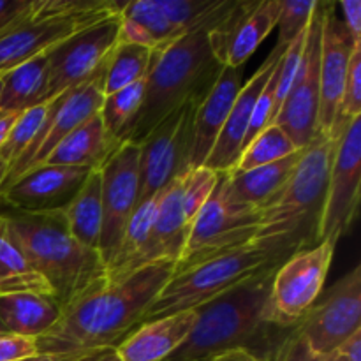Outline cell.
<instances>
[{
  "label": "cell",
  "mask_w": 361,
  "mask_h": 361,
  "mask_svg": "<svg viewBox=\"0 0 361 361\" xmlns=\"http://www.w3.org/2000/svg\"><path fill=\"white\" fill-rule=\"evenodd\" d=\"M175 274V263L157 261L134 271L122 282L106 284L81 296L62 310L55 326L35 338L37 353L83 355L102 348H116L154 303Z\"/></svg>",
  "instance_id": "1"
},
{
  "label": "cell",
  "mask_w": 361,
  "mask_h": 361,
  "mask_svg": "<svg viewBox=\"0 0 361 361\" xmlns=\"http://www.w3.org/2000/svg\"><path fill=\"white\" fill-rule=\"evenodd\" d=\"M277 270L267 268L196 309L192 331L164 361H208L231 349H243L261 361H277L295 331L268 319Z\"/></svg>",
  "instance_id": "2"
},
{
  "label": "cell",
  "mask_w": 361,
  "mask_h": 361,
  "mask_svg": "<svg viewBox=\"0 0 361 361\" xmlns=\"http://www.w3.org/2000/svg\"><path fill=\"white\" fill-rule=\"evenodd\" d=\"M236 0L224 16L187 32L162 49H154L145 80L141 108L120 145H140L157 123L187 102L203 101L217 81L222 66L212 53L208 35L233 13Z\"/></svg>",
  "instance_id": "3"
},
{
  "label": "cell",
  "mask_w": 361,
  "mask_h": 361,
  "mask_svg": "<svg viewBox=\"0 0 361 361\" xmlns=\"http://www.w3.org/2000/svg\"><path fill=\"white\" fill-rule=\"evenodd\" d=\"M338 141V140H337ZM337 141L317 133L274 203L261 212L254 243L279 264L319 245V226Z\"/></svg>",
  "instance_id": "4"
},
{
  "label": "cell",
  "mask_w": 361,
  "mask_h": 361,
  "mask_svg": "<svg viewBox=\"0 0 361 361\" xmlns=\"http://www.w3.org/2000/svg\"><path fill=\"white\" fill-rule=\"evenodd\" d=\"M0 215L6 217L28 263L44 279L62 310L108 284V268L101 254L71 236L62 212L20 214L11 210Z\"/></svg>",
  "instance_id": "5"
},
{
  "label": "cell",
  "mask_w": 361,
  "mask_h": 361,
  "mask_svg": "<svg viewBox=\"0 0 361 361\" xmlns=\"http://www.w3.org/2000/svg\"><path fill=\"white\" fill-rule=\"evenodd\" d=\"M281 264L256 243L210 257L183 270H175L157 298L148 307L141 323L161 319L173 314L196 310L240 282L254 277L267 268Z\"/></svg>",
  "instance_id": "6"
},
{
  "label": "cell",
  "mask_w": 361,
  "mask_h": 361,
  "mask_svg": "<svg viewBox=\"0 0 361 361\" xmlns=\"http://www.w3.org/2000/svg\"><path fill=\"white\" fill-rule=\"evenodd\" d=\"M261 212L233 203L219 173L217 185L190 226L185 247L175 270H183L210 257L231 252L254 242Z\"/></svg>",
  "instance_id": "7"
},
{
  "label": "cell",
  "mask_w": 361,
  "mask_h": 361,
  "mask_svg": "<svg viewBox=\"0 0 361 361\" xmlns=\"http://www.w3.org/2000/svg\"><path fill=\"white\" fill-rule=\"evenodd\" d=\"M200 102H187L185 106L173 111L137 145L140 147L137 204L152 200L173 180L190 171L194 115Z\"/></svg>",
  "instance_id": "8"
},
{
  "label": "cell",
  "mask_w": 361,
  "mask_h": 361,
  "mask_svg": "<svg viewBox=\"0 0 361 361\" xmlns=\"http://www.w3.org/2000/svg\"><path fill=\"white\" fill-rule=\"evenodd\" d=\"M120 42V13L106 14L53 46L48 56V102L104 71Z\"/></svg>",
  "instance_id": "9"
},
{
  "label": "cell",
  "mask_w": 361,
  "mask_h": 361,
  "mask_svg": "<svg viewBox=\"0 0 361 361\" xmlns=\"http://www.w3.org/2000/svg\"><path fill=\"white\" fill-rule=\"evenodd\" d=\"M335 247L330 242H321L279 267L268 300V319L271 323L281 328L298 326L323 293Z\"/></svg>",
  "instance_id": "10"
},
{
  "label": "cell",
  "mask_w": 361,
  "mask_h": 361,
  "mask_svg": "<svg viewBox=\"0 0 361 361\" xmlns=\"http://www.w3.org/2000/svg\"><path fill=\"white\" fill-rule=\"evenodd\" d=\"M102 73L49 101L48 116H46L41 130L34 137L30 147L9 168L6 183H4V190L11 183L16 182L23 173L44 164L46 159L51 155V152L74 129H78L87 120L97 115L99 109H101L102 99H104V94H102Z\"/></svg>",
  "instance_id": "11"
},
{
  "label": "cell",
  "mask_w": 361,
  "mask_h": 361,
  "mask_svg": "<svg viewBox=\"0 0 361 361\" xmlns=\"http://www.w3.org/2000/svg\"><path fill=\"white\" fill-rule=\"evenodd\" d=\"M361 185V116H356L335 145L326 201L319 226V243L338 240L351 231L360 207Z\"/></svg>",
  "instance_id": "12"
},
{
  "label": "cell",
  "mask_w": 361,
  "mask_h": 361,
  "mask_svg": "<svg viewBox=\"0 0 361 361\" xmlns=\"http://www.w3.org/2000/svg\"><path fill=\"white\" fill-rule=\"evenodd\" d=\"M358 330H361L360 264L338 279L326 293H321L312 309L295 328L296 335L316 353L335 351Z\"/></svg>",
  "instance_id": "13"
},
{
  "label": "cell",
  "mask_w": 361,
  "mask_h": 361,
  "mask_svg": "<svg viewBox=\"0 0 361 361\" xmlns=\"http://www.w3.org/2000/svg\"><path fill=\"white\" fill-rule=\"evenodd\" d=\"M321 28H323V2H317L307 30V42L298 74L274 120V126L284 130L298 150L309 147L317 134Z\"/></svg>",
  "instance_id": "14"
},
{
  "label": "cell",
  "mask_w": 361,
  "mask_h": 361,
  "mask_svg": "<svg viewBox=\"0 0 361 361\" xmlns=\"http://www.w3.org/2000/svg\"><path fill=\"white\" fill-rule=\"evenodd\" d=\"M137 159H140V147L122 143L108 159V162L99 169L102 201L99 254L106 268H109L115 259L127 224L137 207V187H140Z\"/></svg>",
  "instance_id": "15"
},
{
  "label": "cell",
  "mask_w": 361,
  "mask_h": 361,
  "mask_svg": "<svg viewBox=\"0 0 361 361\" xmlns=\"http://www.w3.org/2000/svg\"><path fill=\"white\" fill-rule=\"evenodd\" d=\"M120 11H102L90 14H44L39 11V0L34 13L21 23L0 35V74L48 53L53 46L69 35L88 27L106 14Z\"/></svg>",
  "instance_id": "16"
},
{
  "label": "cell",
  "mask_w": 361,
  "mask_h": 361,
  "mask_svg": "<svg viewBox=\"0 0 361 361\" xmlns=\"http://www.w3.org/2000/svg\"><path fill=\"white\" fill-rule=\"evenodd\" d=\"M281 0H236L233 13L210 32L212 53L222 67H243L277 27Z\"/></svg>",
  "instance_id": "17"
},
{
  "label": "cell",
  "mask_w": 361,
  "mask_h": 361,
  "mask_svg": "<svg viewBox=\"0 0 361 361\" xmlns=\"http://www.w3.org/2000/svg\"><path fill=\"white\" fill-rule=\"evenodd\" d=\"M92 169L41 164L23 173L0 196V201L20 214H55L63 212Z\"/></svg>",
  "instance_id": "18"
},
{
  "label": "cell",
  "mask_w": 361,
  "mask_h": 361,
  "mask_svg": "<svg viewBox=\"0 0 361 361\" xmlns=\"http://www.w3.org/2000/svg\"><path fill=\"white\" fill-rule=\"evenodd\" d=\"M355 44L331 2H323L319 71V115L317 133L334 140V127L348 78L349 60ZM337 141V140H335Z\"/></svg>",
  "instance_id": "19"
},
{
  "label": "cell",
  "mask_w": 361,
  "mask_h": 361,
  "mask_svg": "<svg viewBox=\"0 0 361 361\" xmlns=\"http://www.w3.org/2000/svg\"><path fill=\"white\" fill-rule=\"evenodd\" d=\"M286 48L288 46H275L268 59L259 66V69L250 76V80L245 85H242L235 102H233L228 120H226L210 155L204 161V168L215 173H231L235 169L240 154L243 150V141H245L247 129H249L257 97L263 92L264 85L268 83L274 71L277 69Z\"/></svg>",
  "instance_id": "20"
},
{
  "label": "cell",
  "mask_w": 361,
  "mask_h": 361,
  "mask_svg": "<svg viewBox=\"0 0 361 361\" xmlns=\"http://www.w3.org/2000/svg\"><path fill=\"white\" fill-rule=\"evenodd\" d=\"M242 76L243 67H222L215 85L197 106L192 127L190 169L201 168L210 155L242 88Z\"/></svg>",
  "instance_id": "21"
},
{
  "label": "cell",
  "mask_w": 361,
  "mask_h": 361,
  "mask_svg": "<svg viewBox=\"0 0 361 361\" xmlns=\"http://www.w3.org/2000/svg\"><path fill=\"white\" fill-rule=\"evenodd\" d=\"M187 173L173 180L164 190H161L154 226H152L147 245L136 261V270L150 263H157V261H171L176 264V261L182 256L190 231L182 208Z\"/></svg>",
  "instance_id": "22"
},
{
  "label": "cell",
  "mask_w": 361,
  "mask_h": 361,
  "mask_svg": "<svg viewBox=\"0 0 361 361\" xmlns=\"http://www.w3.org/2000/svg\"><path fill=\"white\" fill-rule=\"evenodd\" d=\"M196 323V310L141 323L115 348L120 361H164L185 342Z\"/></svg>",
  "instance_id": "23"
},
{
  "label": "cell",
  "mask_w": 361,
  "mask_h": 361,
  "mask_svg": "<svg viewBox=\"0 0 361 361\" xmlns=\"http://www.w3.org/2000/svg\"><path fill=\"white\" fill-rule=\"evenodd\" d=\"M302 154L303 150H298L289 157L249 169V171L221 173L224 178L226 194L233 203L263 212L284 189Z\"/></svg>",
  "instance_id": "24"
},
{
  "label": "cell",
  "mask_w": 361,
  "mask_h": 361,
  "mask_svg": "<svg viewBox=\"0 0 361 361\" xmlns=\"http://www.w3.org/2000/svg\"><path fill=\"white\" fill-rule=\"evenodd\" d=\"M118 147L120 143L108 133L97 113L83 126L74 129L51 152L44 164L101 169Z\"/></svg>",
  "instance_id": "25"
},
{
  "label": "cell",
  "mask_w": 361,
  "mask_h": 361,
  "mask_svg": "<svg viewBox=\"0 0 361 361\" xmlns=\"http://www.w3.org/2000/svg\"><path fill=\"white\" fill-rule=\"evenodd\" d=\"M62 316L53 296L35 293L0 295V323L11 335L39 338Z\"/></svg>",
  "instance_id": "26"
},
{
  "label": "cell",
  "mask_w": 361,
  "mask_h": 361,
  "mask_svg": "<svg viewBox=\"0 0 361 361\" xmlns=\"http://www.w3.org/2000/svg\"><path fill=\"white\" fill-rule=\"evenodd\" d=\"M180 37L182 35L162 13L157 0L123 2L120 11V42L162 49Z\"/></svg>",
  "instance_id": "27"
},
{
  "label": "cell",
  "mask_w": 361,
  "mask_h": 361,
  "mask_svg": "<svg viewBox=\"0 0 361 361\" xmlns=\"http://www.w3.org/2000/svg\"><path fill=\"white\" fill-rule=\"evenodd\" d=\"M0 111L23 113L48 102V56L39 55L0 74Z\"/></svg>",
  "instance_id": "28"
},
{
  "label": "cell",
  "mask_w": 361,
  "mask_h": 361,
  "mask_svg": "<svg viewBox=\"0 0 361 361\" xmlns=\"http://www.w3.org/2000/svg\"><path fill=\"white\" fill-rule=\"evenodd\" d=\"M71 236L83 247L99 252L102 229L101 171L92 169L83 187L62 212Z\"/></svg>",
  "instance_id": "29"
},
{
  "label": "cell",
  "mask_w": 361,
  "mask_h": 361,
  "mask_svg": "<svg viewBox=\"0 0 361 361\" xmlns=\"http://www.w3.org/2000/svg\"><path fill=\"white\" fill-rule=\"evenodd\" d=\"M35 293L51 296L44 279L32 268L6 217L0 215V295Z\"/></svg>",
  "instance_id": "30"
},
{
  "label": "cell",
  "mask_w": 361,
  "mask_h": 361,
  "mask_svg": "<svg viewBox=\"0 0 361 361\" xmlns=\"http://www.w3.org/2000/svg\"><path fill=\"white\" fill-rule=\"evenodd\" d=\"M161 200V192L155 194L152 200L140 203L127 224L126 233L122 236L116 256L108 268V282H122L123 279L130 277L136 270V261L140 257L141 250L147 245V240L150 236L152 226H154L155 214H157V204Z\"/></svg>",
  "instance_id": "31"
},
{
  "label": "cell",
  "mask_w": 361,
  "mask_h": 361,
  "mask_svg": "<svg viewBox=\"0 0 361 361\" xmlns=\"http://www.w3.org/2000/svg\"><path fill=\"white\" fill-rule=\"evenodd\" d=\"M154 49L118 42L102 73V94L109 95L147 78Z\"/></svg>",
  "instance_id": "32"
},
{
  "label": "cell",
  "mask_w": 361,
  "mask_h": 361,
  "mask_svg": "<svg viewBox=\"0 0 361 361\" xmlns=\"http://www.w3.org/2000/svg\"><path fill=\"white\" fill-rule=\"evenodd\" d=\"M296 152H298V148L289 140L288 134L271 123L243 148L233 171H249V169L289 157Z\"/></svg>",
  "instance_id": "33"
},
{
  "label": "cell",
  "mask_w": 361,
  "mask_h": 361,
  "mask_svg": "<svg viewBox=\"0 0 361 361\" xmlns=\"http://www.w3.org/2000/svg\"><path fill=\"white\" fill-rule=\"evenodd\" d=\"M147 80V78H145ZM145 80L136 81V83L129 85V87L122 88L118 92L104 95L102 99L101 109H99V116H101L102 123L108 129V133L115 137L120 143V137L130 126L134 116L137 115L143 102L145 95Z\"/></svg>",
  "instance_id": "34"
},
{
  "label": "cell",
  "mask_w": 361,
  "mask_h": 361,
  "mask_svg": "<svg viewBox=\"0 0 361 361\" xmlns=\"http://www.w3.org/2000/svg\"><path fill=\"white\" fill-rule=\"evenodd\" d=\"M49 102L46 104H39L35 108L27 109V111L20 113V116L14 122L13 129H11L9 137L4 143V147L0 148V155L6 159V162L11 166L18 161L21 154L30 147V143L34 141V137L37 136V133L41 130L42 123H44L46 116H48Z\"/></svg>",
  "instance_id": "35"
},
{
  "label": "cell",
  "mask_w": 361,
  "mask_h": 361,
  "mask_svg": "<svg viewBox=\"0 0 361 361\" xmlns=\"http://www.w3.org/2000/svg\"><path fill=\"white\" fill-rule=\"evenodd\" d=\"M356 116H361V46H355L351 53L345 78L344 92H342L341 106H338L337 120L334 127V140H338L348 123Z\"/></svg>",
  "instance_id": "36"
},
{
  "label": "cell",
  "mask_w": 361,
  "mask_h": 361,
  "mask_svg": "<svg viewBox=\"0 0 361 361\" xmlns=\"http://www.w3.org/2000/svg\"><path fill=\"white\" fill-rule=\"evenodd\" d=\"M219 173L212 171V169L201 168L190 169L185 176V185H183V196H182V208L183 217H185L187 226H192L194 219H196L197 212L203 208L208 197L214 192L215 185H217Z\"/></svg>",
  "instance_id": "37"
},
{
  "label": "cell",
  "mask_w": 361,
  "mask_h": 361,
  "mask_svg": "<svg viewBox=\"0 0 361 361\" xmlns=\"http://www.w3.org/2000/svg\"><path fill=\"white\" fill-rule=\"evenodd\" d=\"M317 2L314 0H281L279 11V46H288L309 28Z\"/></svg>",
  "instance_id": "38"
},
{
  "label": "cell",
  "mask_w": 361,
  "mask_h": 361,
  "mask_svg": "<svg viewBox=\"0 0 361 361\" xmlns=\"http://www.w3.org/2000/svg\"><path fill=\"white\" fill-rule=\"evenodd\" d=\"M279 67V66H277ZM279 106H277V69L270 76L268 83L264 85L263 92L257 97L256 106H254L252 118H250L249 129H247L245 141H243V148L254 140L259 133H263L268 126H271L277 116Z\"/></svg>",
  "instance_id": "39"
},
{
  "label": "cell",
  "mask_w": 361,
  "mask_h": 361,
  "mask_svg": "<svg viewBox=\"0 0 361 361\" xmlns=\"http://www.w3.org/2000/svg\"><path fill=\"white\" fill-rule=\"evenodd\" d=\"M277 361H344L342 360L341 353L335 349L331 353H316L307 345V342L302 337L296 335V331H293L291 338L288 341V344L282 349L281 356Z\"/></svg>",
  "instance_id": "40"
},
{
  "label": "cell",
  "mask_w": 361,
  "mask_h": 361,
  "mask_svg": "<svg viewBox=\"0 0 361 361\" xmlns=\"http://www.w3.org/2000/svg\"><path fill=\"white\" fill-rule=\"evenodd\" d=\"M37 0H0V35L30 16Z\"/></svg>",
  "instance_id": "41"
},
{
  "label": "cell",
  "mask_w": 361,
  "mask_h": 361,
  "mask_svg": "<svg viewBox=\"0 0 361 361\" xmlns=\"http://www.w3.org/2000/svg\"><path fill=\"white\" fill-rule=\"evenodd\" d=\"M34 355H37L35 338L11 334L0 337V361H18Z\"/></svg>",
  "instance_id": "42"
},
{
  "label": "cell",
  "mask_w": 361,
  "mask_h": 361,
  "mask_svg": "<svg viewBox=\"0 0 361 361\" xmlns=\"http://www.w3.org/2000/svg\"><path fill=\"white\" fill-rule=\"evenodd\" d=\"M342 23L351 37L353 44L361 46V2L360 0H342Z\"/></svg>",
  "instance_id": "43"
},
{
  "label": "cell",
  "mask_w": 361,
  "mask_h": 361,
  "mask_svg": "<svg viewBox=\"0 0 361 361\" xmlns=\"http://www.w3.org/2000/svg\"><path fill=\"white\" fill-rule=\"evenodd\" d=\"M337 351L344 361H361V330L353 334Z\"/></svg>",
  "instance_id": "44"
},
{
  "label": "cell",
  "mask_w": 361,
  "mask_h": 361,
  "mask_svg": "<svg viewBox=\"0 0 361 361\" xmlns=\"http://www.w3.org/2000/svg\"><path fill=\"white\" fill-rule=\"evenodd\" d=\"M76 361H120L116 356L115 348H102L95 351L83 353Z\"/></svg>",
  "instance_id": "45"
},
{
  "label": "cell",
  "mask_w": 361,
  "mask_h": 361,
  "mask_svg": "<svg viewBox=\"0 0 361 361\" xmlns=\"http://www.w3.org/2000/svg\"><path fill=\"white\" fill-rule=\"evenodd\" d=\"M18 116H20V113L0 111V148L4 147V143H6L7 137H9L11 129H13V126H14V122H16Z\"/></svg>",
  "instance_id": "46"
},
{
  "label": "cell",
  "mask_w": 361,
  "mask_h": 361,
  "mask_svg": "<svg viewBox=\"0 0 361 361\" xmlns=\"http://www.w3.org/2000/svg\"><path fill=\"white\" fill-rule=\"evenodd\" d=\"M208 361H261L256 356H252L250 353L243 351V349H231V351L221 353V355L214 356Z\"/></svg>",
  "instance_id": "47"
},
{
  "label": "cell",
  "mask_w": 361,
  "mask_h": 361,
  "mask_svg": "<svg viewBox=\"0 0 361 361\" xmlns=\"http://www.w3.org/2000/svg\"><path fill=\"white\" fill-rule=\"evenodd\" d=\"M80 356L81 355H44V353H37V355L18 361H76Z\"/></svg>",
  "instance_id": "48"
},
{
  "label": "cell",
  "mask_w": 361,
  "mask_h": 361,
  "mask_svg": "<svg viewBox=\"0 0 361 361\" xmlns=\"http://www.w3.org/2000/svg\"><path fill=\"white\" fill-rule=\"evenodd\" d=\"M7 171H9V164L6 162V159L0 155V196H2V190H4V183H6V176Z\"/></svg>",
  "instance_id": "49"
},
{
  "label": "cell",
  "mask_w": 361,
  "mask_h": 361,
  "mask_svg": "<svg viewBox=\"0 0 361 361\" xmlns=\"http://www.w3.org/2000/svg\"><path fill=\"white\" fill-rule=\"evenodd\" d=\"M2 335H7V331H6V330H4L2 323H0V337H2Z\"/></svg>",
  "instance_id": "50"
},
{
  "label": "cell",
  "mask_w": 361,
  "mask_h": 361,
  "mask_svg": "<svg viewBox=\"0 0 361 361\" xmlns=\"http://www.w3.org/2000/svg\"><path fill=\"white\" fill-rule=\"evenodd\" d=\"M0 90H2V83H0Z\"/></svg>",
  "instance_id": "51"
}]
</instances>
